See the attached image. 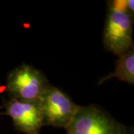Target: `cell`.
Segmentation results:
<instances>
[{
    "label": "cell",
    "instance_id": "obj_1",
    "mask_svg": "<svg viewBox=\"0 0 134 134\" xmlns=\"http://www.w3.org/2000/svg\"><path fill=\"white\" fill-rule=\"evenodd\" d=\"M133 16L127 0L113 1L110 4L103 42L108 51L118 56L133 48Z\"/></svg>",
    "mask_w": 134,
    "mask_h": 134
},
{
    "label": "cell",
    "instance_id": "obj_2",
    "mask_svg": "<svg viewBox=\"0 0 134 134\" xmlns=\"http://www.w3.org/2000/svg\"><path fill=\"white\" fill-rule=\"evenodd\" d=\"M50 86L42 72L31 66L23 64L10 72L6 88L11 98L37 101Z\"/></svg>",
    "mask_w": 134,
    "mask_h": 134
},
{
    "label": "cell",
    "instance_id": "obj_3",
    "mask_svg": "<svg viewBox=\"0 0 134 134\" xmlns=\"http://www.w3.org/2000/svg\"><path fill=\"white\" fill-rule=\"evenodd\" d=\"M66 131L67 134H127L124 125L93 105L79 106Z\"/></svg>",
    "mask_w": 134,
    "mask_h": 134
},
{
    "label": "cell",
    "instance_id": "obj_4",
    "mask_svg": "<svg viewBox=\"0 0 134 134\" xmlns=\"http://www.w3.org/2000/svg\"><path fill=\"white\" fill-rule=\"evenodd\" d=\"M44 125L66 129L79 106L58 88L50 85L38 100Z\"/></svg>",
    "mask_w": 134,
    "mask_h": 134
},
{
    "label": "cell",
    "instance_id": "obj_5",
    "mask_svg": "<svg viewBox=\"0 0 134 134\" xmlns=\"http://www.w3.org/2000/svg\"><path fill=\"white\" fill-rule=\"evenodd\" d=\"M5 114L11 118L16 129L25 134H40L44 126L43 117L37 101L10 98L5 103Z\"/></svg>",
    "mask_w": 134,
    "mask_h": 134
},
{
    "label": "cell",
    "instance_id": "obj_6",
    "mask_svg": "<svg viewBox=\"0 0 134 134\" xmlns=\"http://www.w3.org/2000/svg\"><path fill=\"white\" fill-rule=\"evenodd\" d=\"M112 77H117L120 81L127 82L130 84L134 83V52L130 48L124 54L119 56L116 62L115 72L108 76L102 78L100 83L107 81Z\"/></svg>",
    "mask_w": 134,
    "mask_h": 134
},
{
    "label": "cell",
    "instance_id": "obj_7",
    "mask_svg": "<svg viewBox=\"0 0 134 134\" xmlns=\"http://www.w3.org/2000/svg\"><path fill=\"white\" fill-rule=\"evenodd\" d=\"M2 107H1V106H0V109H1V108H2Z\"/></svg>",
    "mask_w": 134,
    "mask_h": 134
}]
</instances>
